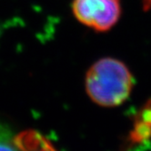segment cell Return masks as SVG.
Masks as SVG:
<instances>
[{"instance_id":"5b68a950","label":"cell","mask_w":151,"mask_h":151,"mask_svg":"<svg viewBox=\"0 0 151 151\" xmlns=\"http://www.w3.org/2000/svg\"><path fill=\"white\" fill-rule=\"evenodd\" d=\"M29 151H57V150L54 148V147L51 145V143L49 141L46 140L44 142H41L37 145H36Z\"/></svg>"},{"instance_id":"7a4b0ae2","label":"cell","mask_w":151,"mask_h":151,"mask_svg":"<svg viewBox=\"0 0 151 151\" xmlns=\"http://www.w3.org/2000/svg\"><path fill=\"white\" fill-rule=\"evenodd\" d=\"M72 12L84 26L105 32L119 19L121 4L120 0H74Z\"/></svg>"},{"instance_id":"3957f363","label":"cell","mask_w":151,"mask_h":151,"mask_svg":"<svg viewBox=\"0 0 151 151\" xmlns=\"http://www.w3.org/2000/svg\"><path fill=\"white\" fill-rule=\"evenodd\" d=\"M131 137L137 143L146 141L151 137V99L141 107L136 116Z\"/></svg>"},{"instance_id":"6da1fadb","label":"cell","mask_w":151,"mask_h":151,"mask_svg":"<svg viewBox=\"0 0 151 151\" xmlns=\"http://www.w3.org/2000/svg\"><path fill=\"white\" fill-rule=\"evenodd\" d=\"M134 86L133 76L126 65L113 58L95 62L86 74L85 88L90 99L105 107L124 103Z\"/></svg>"},{"instance_id":"8992f818","label":"cell","mask_w":151,"mask_h":151,"mask_svg":"<svg viewBox=\"0 0 151 151\" xmlns=\"http://www.w3.org/2000/svg\"><path fill=\"white\" fill-rule=\"evenodd\" d=\"M141 2L145 11H151V0H141Z\"/></svg>"},{"instance_id":"277c9868","label":"cell","mask_w":151,"mask_h":151,"mask_svg":"<svg viewBox=\"0 0 151 151\" xmlns=\"http://www.w3.org/2000/svg\"><path fill=\"white\" fill-rule=\"evenodd\" d=\"M15 137L11 129L0 122V151H20Z\"/></svg>"}]
</instances>
